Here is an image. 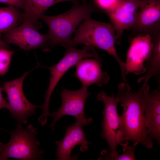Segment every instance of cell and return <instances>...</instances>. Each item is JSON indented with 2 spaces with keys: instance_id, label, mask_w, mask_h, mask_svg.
<instances>
[{
  "instance_id": "18",
  "label": "cell",
  "mask_w": 160,
  "mask_h": 160,
  "mask_svg": "<svg viewBox=\"0 0 160 160\" xmlns=\"http://www.w3.org/2000/svg\"><path fill=\"white\" fill-rule=\"evenodd\" d=\"M23 15L13 6L0 7V34L17 26L23 21Z\"/></svg>"
},
{
  "instance_id": "22",
  "label": "cell",
  "mask_w": 160,
  "mask_h": 160,
  "mask_svg": "<svg viewBox=\"0 0 160 160\" xmlns=\"http://www.w3.org/2000/svg\"><path fill=\"white\" fill-rule=\"evenodd\" d=\"M25 1V0H0V3L13 6L17 9H24Z\"/></svg>"
},
{
  "instance_id": "4",
  "label": "cell",
  "mask_w": 160,
  "mask_h": 160,
  "mask_svg": "<svg viewBox=\"0 0 160 160\" xmlns=\"http://www.w3.org/2000/svg\"><path fill=\"white\" fill-rule=\"evenodd\" d=\"M97 100L102 101L104 105V110L102 113L103 119L101 124L102 130L100 135L105 139L110 150H104L101 152L103 157L100 159L111 160V159L119 154L117 150L118 145L122 146L129 144L124 141V132L121 116L118 113L117 105L119 103L113 94L108 95L102 91L97 96Z\"/></svg>"
},
{
  "instance_id": "12",
  "label": "cell",
  "mask_w": 160,
  "mask_h": 160,
  "mask_svg": "<svg viewBox=\"0 0 160 160\" xmlns=\"http://www.w3.org/2000/svg\"><path fill=\"white\" fill-rule=\"evenodd\" d=\"M130 30L134 36L160 33V0H146Z\"/></svg>"
},
{
  "instance_id": "11",
  "label": "cell",
  "mask_w": 160,
  "mask_h": 160,
  "mask_svg": "<svg viewBox=\"0 0 160 160\" xmlns=\"http://www.w3.org/2000/svg\"><path fill=\"white\" fill-rule=\"evenodd\" d=\"M152 46L151 35H137L131 40L125 63L126 74L139 75L145 73L144 64L148 57Z\"/></svg>"
},
{
  "instance_id": "19",
  "label": "cell",
  "mask_w": 160,
  "mask_h": 160,
  "mask_svg": "<svg viewBox=\"0 0 160 160\" xmlns=\"http://www.w3.org/2000/svg\"><path fill=\"white\" fill-rule=\"evenodd\" d=\"M14 53L9 49L0 48V76L8 72Z\"/></svg>"
},
{
  "instance_id": "16",
  "label": "cell",
  "mask_w": 160,
  "mask_h": 160,
  "mask_svg": "<svg viewBox=\"0 0 160 160\" xmlns=\"http://www.w3.org/2000/svg\"><path fill=\"white\" fill-rule=\"evenodd\" d=\"M152 46L150 55L144 64L146 73L139 78L138 83L146 85L152 77L160 83V33L151 35Z\"/></svg>"
},
{
  "instance_id": "5",
  "label": "cell",
  "mask_w": 160,
  "mask_h": 160,
  "mask_svg": "<svg viewBox=\"0 0 160 160\" xmlns=\"http://www.w3.org/2000/svg\"><path fill=\"white\" fill-rule=\"evenodd\" d=\"M10 133L9 141L0 148V160L10 158L21 160L42 159L44 151L39 148L40 143L36 137L37 129L32 124L24 128L17 123L16 129Z\"/></svg>"
},
{
  "instance_id": "17",
  "label": "cell",
  "mask_w": 160,
  "mask_h": 160,
  "mask_svg": "<svg viewBox=\"0 0 160 160\" xmlns=\"http://www.w3.org/2000/svg\"><path fill=\"white\" fill-rule=\"evenodd\" d=\"M23 21L30 22L38 30L42 27L39 21L50 7L60 2L68 0H25Z\"/></svg>"
},
{
  "instance_id": "24",
  "label": "cell",
  "mask_w": 160,
  "mask_h": 160,
  "mask_svg": "<svg viewBox=\"0 0 160 160\" xmlns=\"http://www.w3.org/2000/svg\"><path fill=\"white\" fill-rule=\"evenodd\" d=\"M9 44L1 40L0 38V48L9 49Z\"/></svg>"
},
{
  "instance_id": "9",
  "label": "cell",
  "mask_w": 160,
  "mask_h": 160,
  "mask_svg": "<svg viewBox=\"0 0 160 160\" xmlns=\"http://www.w3.org/2000/svg\"><path fill=\"white\" fill-rule=\"evenodd\" d=\"M4 34V40L7 44H13L28 51L46 46L48 39L47 34L39 33L30 21L24 20L19 26Z\"/></svg>"
},
{
  "instance_id": "8",
  "label": "cell",
  "mask_w": 160,
  "mask_h": 160,
  "mask_svg": "<svg viewBox=\"0 0 160 160\" xmlns=\"http://www.w3.org/2000/svg\"><path fill=\"white\" fill-rule=\"evenodd\" d=\"M88 87L82 86L79 89L70 90L64 87L62 88L60 93L62 100L60 107L57 111L50 113L53 120L49 127L54 129L56 123L62 117L67 115L74 117L77 121L81 122L85 126L88 125L92 121L90 118H87L84 115L85 101L91 95Z\"/></svg>"
},
{
  "instance_id": "21",
  "label": "cell",
  "mask_w": 160,
  "mask_h": 160,
  "mask_svg": "<svg viewBox=\"0 0 160 160\" xmlns=\"http://www.w3.org/2000/svg\"><path fill=\"white\" fill-rule=\"evenodd\" d=\"M137 145L136 143H133L132 146L127 145L124 146L123 149V153L120 154H119L113 157L111 160H135V151Z\"/></svg>"
},
{
  "instance_id": "25",
  "label": "cell",
  "mask_w": 160,
  "mask_h": 160,
  "mask_svg": "<svg viewBox=\"0 0 160 160\" xmlns=\"http://www.w3.org/2000/svg\"><path fill=\"white\" fill-rule=\"evenodd\" d=\"M71 1H72L73 2H75L78 1L79 0H70Z\"/></svg>"
},
{
  "instance_id": "20",
  "label": "cell",
  "mask_w": 160,
  "mask_h": 160,
  "mask_svg": "<svg viewBox=\"0 0 160 160\" xmlns=\"http://www.w3.org/2000/svg\"><path fill=\"white\" fill-rule=\"evenodd\" d=\"M121 0H93L94 6L98 10L105 13L114 9Z\"/></svg>"
},
{
  "instance_id": "15",
  "label": "cell",
  "mask_w": 160,
  "mask_h": 160,
  "mask_svg": "<svg viewBox=\"0 0 160 160\" xmlns=\"http://www.w3.org/2000/svg\"><path fill=\"white\" fill-rule=\"evenodd\" d=\"M102 63L97 60L84 58L75 65V76L81 83L82 86L88 87L94 84L101 87L107 83L110 77L101 67Z\"/></svg>"
},
{
  "instance_id": "3",
  "label": "cell",
  "mask_w": 160,
  "mask_h": 160,
  "mask_svg": "<svg viewBox=\"0 0 160 160\" xmlns=\"http://www.w3.org/2000/svg\"><path fill=\"white\" fill-rule=\"evenodd\" d=\"M75 33L74 36L65 48L82 44L104 50L114 57L120 68L121 77H125V64L117 52L115 45L118 42L111 23L96 21L90 17L80 23Z\"/></svg>"
},
{
  "instance_id": "6",
  "label": "cell",
  "mask_w": 160,
  "mask_h": 160,
  "mask_svg": "<svg viewBox=\"0 0 160 160\" xmlns=\"http://www.w3.org/2000/svg\"><path fill=\"white\" fill-rule=\"evenodd\" d=\"M66 52L62 59L56 64L50 67L43 66L49 69L50 72V81L43 105V112L40 116L41 118L47 119L50 116L49 106L52 94L58 83L68 70L81 59L92 57L102 62V59L96 51L95 47L89 45H85L81 49L74 47H65Z\"/></svg>"
},
{
  "instance_id": "23",
  "label": "cell",
  "mask_w": 160,
  "mask_h": 160,
  "mask_svg": "<svg viewBox=\"0 0 160 160\" xmlns=\"http://www.w3.org/2000/svg\"><path fill=\"white\" fill-rule=\"evenodd\" d=\"M3 91V88L0 87V110L5 108L9 111L10 109L9 105L2 96V93Z\"/></svg>"
},
{
  "instance_id": "14",
  "label": "cell",
  "mask_w": 160,
  "mask_h": 160,
  "mask_svg": "<svg viewBox=\"0 0 160 160\" xmlns=\"http://www.w3.org/2000/svg\"><path fill=\"white\" fill-rule=\"evenodd\" d=\"M84 125L76 121L74 124L65 127L66 132L63 138L60 141H56L57 148L55 156L57 160H68L78 159V156H71L73 149L76 146H80L81 152L87 151L88 145L91 142L87 140L86 135L83 129Z\"/></svg>"
},
{
  "instance_id": "27",
  "label": "cell",
  "mask_w": 160,
  "mask_h": 160,
  "mask_svg": "<svg viewBox=\"0 0 160 160\" xmlns=\"http://www.w3.org/2000/svg\"><path fill=\"white\" fill-rule=\"evenodd\" d=\"M3 144V143L0 142V148H1V145H2Z\"/></svg>"
},
{
  "instance_id": "7",
  "label": "cell",
  "mask_w": 160,
  "mask_h": 160,
  "mask_svg": "<svg viewBox=\"0 0 160 160\" xmlns=\"http://www.w3.org/2000/svg\"><path fill=\"white\" fill-rule=\"evenodd\" d=\"M40 67L41 64L38 63L34 68L25 72L20 77L3 83L2 88L7 96L11 116L17 123L26 124L28 118L35 115L36 109L43 108V105H35L28 100L24 95L23 87L27 75L32 71Z\"/></svg>"
},
{
  "instance_id": "13",
  "label": "cell",
  "mask_w": 160,
  "mask_h": 160,
  "mask_svg": "<svg viewBox=\"0 0 160 160\" xmlns=\"http://www.w3.org/2000/svg\"><path fill=\"white\" fill-rule=\"evenodd\" d=\"M145 1L121 0L114 9L105 13L114 28L118 44L124 32L132 26L139 9Z\"/></svg>"
},
{
  "instance_id": "1",
  "label": "cell",
  "mask_w": 160,
  "mask_h": 160,
  "mask_svg": "<svg viewBox=\"0 0 160 160\" xmlns=\"http://www.w3.org/2000/svg\"><path fill=\"white\" fill-rule=\"evenodd\" d=\"M116 97L121 103L123 112L121 116L126 142L140 143L148 149H152L153 143L148 134L145 123V113L141 96L125 82L120 83Z\"/></svg>"
},
{
  "instance_id": "26",
  "label": "cell",
  "mask_w": 160,
  "mask_h": 160,
  "mask_svg": "<svg viewBox=\"0 0 160 160\" xmlns=\"http://www.w3.org/2000/svg\"><path fill=\"white\" fill-rule=\"evenodd\" d=\"M80 1H81L82 3H86V0H79Z\"/></svg>"
},
{
  "instance_id": "10",
  "label": "cell",
  "mask_w": 160,
  "mask_h": 160,
  "mask_svg": "<svg viewBox=\"0 0 160 160\" xmlns=\"http://www.w3.org/2000/svg\"><path fill=\"white\" fill-rule=\"evenodd\" d=\"M147 84L141 87L138 92L143 101L145 123L148 134L152 139L160 143V92L155 89L149 92Z\"/></svg>"
},
{
  "instance_id": "2",
  "label": "cell",
  "mask_w": 160,
  "mask_h": 160,
  "mask_svg": "<svg viewBox=\"0 0 160 160\" xmlns=\"http://www.w3.org/2000/svg\"><path fill=\"white\" fill-rule=\"evenodd\" d=\"M98 12L91 3L80 4L78 2L75 3L70 9L63 13L55 15H43L41 19L46 23L49 29L48 40L43 51H50L59 45L65 47L82 22L90 17L93 13Z\"/></svg>"
}]
</instances>
